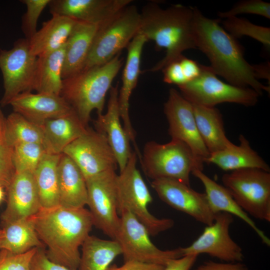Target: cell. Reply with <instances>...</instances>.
<instances>
[{
    "instance_id": "cell-6",
    "label": "cell",
    "mask_w": 270,
    "mask_h": 270,
    "mask_svg": "<svg viewBox=\"0 0 270 270\" xmlns=\"http://www.w3.org/2000/svg\"><path fill=\"white\" fill-rule=\"evenodd\" d=\"M140 162L144 172L152 180L168 178L188 186L192 172L202 170L204 168L186 144L174 140L164 144L147 142Z\"/></svg>"
},
{
    "instance_id": "cell-15",
    "label": "cell",
    "mask_w": 270,
    "mask_h": 270,
    "mask_svg": "<svg viewBox=\"0 0 270 270\" xmlns=\"http://www.w3.org/2000/svg\"><path fill=\"white\" fill-rule=\"evenodd\" d=\"M164 112L172 140L186 144L197 160L204 164L210 154L198 132L192 104L177 90L171 88L164 104Z\"/></svg>"
},
{
    "instance_id": "cell-28",
    "label": "cell",
    "mask_w": 270,
    "mask_h": 270,
    "mask_svg": "<svg viewBox=\"0 0 270 270\" xmlns=\"http://www.w3.org/2000/svg\"><path fill=\"white\" fill-rule=\"evenodd\" d=\"M192 104L198 132L210 154L222 150L232 144L226 136L222 116L218 108Z\"/></svg>"
},
{
    "instance_id": "cell-22",
    "label": "cell",
    "mask_w": 270,
    "mask_h": 270,
    "mask_svg": "<svg viewBox=\"0 0 270 270\" xmlns=\"http://www.w3.org/2000/svg\"><path fill=\"white\" fill-rule=\"evenodd\" d=\"M57 174L60 205L71 208L87 205L85 178L74 162L63 153L58 164Z\"/></svg>"
},
{
    "instance_id": "cell-30",
    "label": "cell",
    "mask_w": 270,
    "mask_h": 270,
    "mask_svg": "<svg viewBox=\"0 0 270 270\" xmlns=\"http://www.w3.org/2000/svg\"><path fill=\"white\" fill-rule=\"evenodd\" d=\"M0 248L13 254L26 252L35 248H44L34 229L31 216L2 222Z\"/></svg>"
},
{
    "instance_id": "cell-3",
    "label": "cell",
    "mask_w": 270,
    "mask_h": 270,
    "mask_svg": "<svg viewBox=\"0 0 270 270\" xmlns=\"http://www.w3.org/2000/svg\"><path fill=\"white\" fill-rule=\"evenodd\" d=\"M140 14L139 32L156 48L166 51L164 56L148 70H162L178 60L184 51L196 49L192 32L194 7L176 4L162 8L156 2L145 5Z\"/></svg>"
},
{
    "instance_id": "cell-45",
    "label": "cell",
    "mask_w": 270,
    "mask_h": 270,
    "mask_svg": "<svg viewBox=\"0 0 270 270\" xmlns=\"http://www.w3.org/2000/svg\"><path fill=\"white\" fill-rule=\"evenodd\" d=\"M164 266L130 260L124 262L121 266H110L108 270H162Z\"/></svg>"
},
{
    "instance_id": "cell-17",
    "label": "cell",
    "mask_w": 270,
    "mask_h": 270,
    "mask_svg": "<svg viewBox=\"0 0 270 270\" xmlns=\"http://www.w3.org/2000/svg\"><path fill=\"white\" fill-rule=\"evenodd\" d=\"M132 0H50L48 6L52 14L76 21L100 24L122 8Z\"/></svg>"
},
{
    "instance_id": "cell-42",
    "label": "cell",
    "mask_w": 270,
    "mask_h": 270,
    "mask_svg": "<svg viewBox=\"0 0 270 270\" xmlns=\"http://www.w3.org/2000/svg\"><path fill=\"white\" fill-rule=\"evenodd\" d=\"M198 256L189 254L170 260L162 270H190Z\"/></svg>"
},
{
    "instance_id": "cell-34",
    "label": "cell",
    "mask_w": 270,
    "mask_h": 270,
    "mask_svg": "<svg viewBox=\"0 0 270 270\" xmlns=\"http://www.w3.org/2000/svg\"><path fill=\"white\" fill-rule=\"evenodd\" d=\"M222 28L232 37L237 39L248 36L261 42L270 50V28L254 24L248 20L238 16H232L221 20Z\"/></svg>"
},
{
    "instance_id": "cell-37",
    "label": "cell",
    "mask_w": 270,
    "mask_h": 270,
    "mask_svg": "<svg viewBox=\"0 0 270 270\" xmlns=\"http://www.w3.org/2000/svg\"><path fill=\"white\" fill-rule=\"evenodd\" d=\"M50 0H22L26 7L22 17V29L26 38L30 40L37 32V24L42 12Z\"/></svg>"
},
{
    "instance_id": "cell-14",
    "label": "cell",
    "mask_w": 270,
    "mask_h": 270,
    "mask_svg": "<svg viewBox=\"0 0 270 270\" xmlns=\"http://www.w3.org/2000/svg\"><path fill=\"white\" fill-rule=\"evenodd\" d=\"M233 222V216L228 213L216 214L214 222L206 226L198 238L189 246L181 248L183 256L205 254L224 262H242V250L230 234Z\"/></svg>"
},
{
    "instance_id": "cell-18",
    "label": "cell",
    "mask_w": 270,
    "mask_h": 270,
    "mask_svg": "<svg viewBox=\"0 0 270 270\" xmlns=\"http://www.w3.org/2000/svg\"><path fill=\"white\" fill-rule=\"evenodd\" d=\"M9 104L14 112L40 126L74 110L60 95L45 92H24L12 98Z\"/></svg>"
},
{
    "instance_id": "cell-41",
    "label": "cell",
    "mask_w": 270,
    "mask_h": 270,
    "mask_svg": "<svg viewBox=\"0 0 270 270\" xmlns=\"http://www.w3.org/2000/svg\"><path fill=\"white\" fill-rule=\"evenodd\" d=\"M162 70L163 80L166 83L178 86L186 82L179 60L170 63Z\"/></svg>"
},
{
    "instance_id": "cell-46",
    "label": "cell",
    "mask_w": 270,
    "mask_h": 270,
    "mask_svg": "<svg viewBox=\"0 0 270 270\" xmlns=\"http://www.w3.org/2000/svg\"><path fill=\"white\" fill-rule=\"evenodd\" d=\"M253 66L256 78L257 80L260 78L266 79L268 81L270 84V62Z\"/></svg>"
},
{
    "instance_id": "cell-25",
    "label": "cell",
    "mask_w": 270,
    "mask_h": 270,
    "mask_svg": "<svg viewBox=\"0 0 270 270\" xmlns=\"http://www.w3.org/2000/svg\"><path fill=\"white\" fill-rule=\"evenodd\" d=\"M42 127L44 146L46 153L60 154L68 145L82 134L88 126L83 124L72 110L60 117L46 121Z\"/></svg>"
},
{
    "instance_id": "cell-4",
    "label": "cell",
    "mask_w": 270,
    "mask_h": 270,
    "mask_svg": "<svg viewBox=\"0 0 270 270\" xmlns=\"http://www.w3.org/2000/svg\"><path fill=\"white\" fill-rule=\"evenodd\" d=\"M124 62L120 52L108 62L82 70L62 80L60 95L86 126L94 110L102 114L106 96Z\"/></svg>"
},
{
    "instance_id": "cell-9",
    "label": "cell",
    "mask_w": 270,
    "mask_h": 270,
    "mask_svg": "<svg viewBox=\"0 0 270 270\" xmlns=\"http://www.w3.org/2000/svg\"><path fill=\"white\" fill-rule=\"evenodd\" d=\"M119 226L114 240L120 246L124 262L134 260L164 266L170 260L183 256L181 248L162 250L151 241L147 229L128 210L118 214Z\"/></svg>"
},
{
    "instance_id": "cell-32",
    "label": "cell",
    "mask_w": 270,
    "mask_h": 270,
    "mask_svg": "<svg viewBox=\"0 0 270 270\" xmlns=\"http://www.w3.org/2000/svg\"><path fill=\"white\" fill-rule=\"evenodd\" d=\"M60 155L45 154L33 173L41 208L60 204L57 167Z\"/></svg>"
},
{
    "instance_id": "cell-27",
    "label": "cell",
    "mask_w": 270,
    "mask_h": 270,
    "mask_svg": "<svg viewBox=\"0 0 270 270\" xmlns=\"http://www.w3.org/2000/svg\"><path fill=\"white\" fill-rule=\"evenodd\" d=\"M76 22L66 16L52 14L28 40L30 53L38 57L64 46Z\"/></svg>"
},
{
    "instance_id": "cell-39",
    "label": "cell",
    "mask_w": 270,
    "mask_h": 270,
    "mask_svg": "<svg viewBox=\"0 0 270 270\" xmlns=\"http://www.w3.org/2000/svg\"><path fill=\"white\" fill-rule=\"evenodd\" d=\"M37 248L20 254H13L4 250L0 260V270H30L31 260Z\"/></svg>"
},
{
    "instance_id": "cell-43",
    "label": "cell",
    "mask_w": 270,
    "mask_h": 270,
    "mask_svg": "<svg viewBox=\"0 0 270 270\" xmlns=\"http://www.w3.org/2000/svg\"><path fill=\"white\" fill-rule=\"evenodd\" d=\"M194 270H248V268L242 262H218L210 260L200 265Z\"/></svg>"
},
{
    "instance_id": "cell-38",
    "label": "cell",
    "mask_w": 270,
    "mask_h": 270,
    "mask_svg": "<svg viewBox=\"0 0 270 270\" xmlns=\"http://www.w3.org/2000/svg\"><path fill=\"white\" fill-rule=\"evenodd\" d=\"M242 14L259 15L270 18V4L262 0H244L237 2L229 10L219 12L220 18L237 16Z\"/></svg>"
},
{
    "instance_id": "cell-44",
    "label": "cell",
    "mask_w": 270,
    "mask_h": 270,
    "mask_svg": "<svg viewBox=\"0 0 270 270\" xmlns=\"http://www.w3.org/2000/svg\"><path fill=\"white\" fill-rule=\"evenodd\" d=\"M179 62L186 82L196 78L200 76L201 72L200 64L198 62L184 56L179 60Z\"/></svg>"
},
{
    "instance_id": "cell-31",
    "label": "cell",
    "mask_w": 270,
    "mask_h": 270,
    "mask_svg": "<svg viewBox=\"0 0 270 270\" xmlns=\"http://www.w3.org/2000/svg\"><path fill=\"white\" fill-rule=\"evenodd\" d=\"M78 270H108L122 251L118 242L89 235L82 245Z\"/></svg>"
},
{
    "instance_id": "cell-2",
    "label": "cell",
    "mask_w": 270,
    "mask_h": 270,
    "mask_svg": "<svg viewBox=\"0 0 270 270\" xmlns=\"http://www.w3.org/2000/svg\"><path fill=\"white\" fill-rule=\"evenodd\" d=\"M34 229L52 262L72 270L78 268L79 248L90 235L94 226L89 210L60 205L40 208L31 216Z\"/></svg>"
},
{
    "instance_id": "cell-35",
    "label": "cell",
    "mask_w": 270,
    "mask_h": 270,
    "mask_svg": "<svg viewBox=\"0 0 270 270\" xmlns=\"http://www.w3.org/2000/svg\"><path fill=\"white\" fill-rule=\"evenodd\" d=\"M46 153L42 144H21L14 147L12 162L16 172L34 173L43 156Z\"/></svg>"
},
{
    "instance_id": "cell-40",
    "label": "cell",
    "mask_w": 270,
    "mask_h": 270,
    "mask_svg": "<svg viewBox=\"0 0 270 270\" xmlns=\"http://www.w3.org/2000/svg\"><path fill=\"white\" fill-rule=\"evenodd\" d=\"M30 270H76L56 264L48 257L43 248H38L30 264Z\"/></svg>"
},
{
    "instance_id": "cell-36",
    "label": "cell",
    "mask_w": 270,
    "mask_h": 270,
    "mask_svg": "<svg viewBox=\"0 0 270 270\" xmlns=\"http://www.w3.org/2000/svg\"><path fill=\"white\" fill-rule=\"evenodd\" d=\"M6 118L0 108V184L7 189L16 173L12 162L14 148L5 134Z\"/></svg>"
},
{
    "instance_id": "cell-7",
    "label": "cell",
    "mask_w": 270,
    "mask_h": 270,
    "mask_svg": "<svg viewBox=\"0 0 270 270\" xmlns=\"http://www.w3.org/2000/svg\"><path fill=\"white\" fill-rule=\"evenodd\" d=\"M140 26V12L130 4L99 24L82 70L110 60L127 47Z\"/></svg>"
},
{
    "instance_id": "cell-16",
    "label": "cell",
    "mask_w": 270,
    "mask_h": 270,
    "mask_svg": "<svg viewBox=\"0 0 270 270\" xmlns=\"http://www.w3.org/2000/svg\"><path fill=\"white\" fill-rule=\"evenodd\" d=\"M151 186L160 198L172 208L206 226L214 222L216 214L212 211L205 193L198 192L190 186L168 178L152 180Z\"/></svg>"
},
{
    "instance_id": "cell-20",
    "label": "cell",
    "mask_w": 270,
    "mask_h": 270,
    "mask_svg": "<svg viewBox=\"0 0 270 270\" xmlns=\"http://www.w3.org/2000/svg\"><path fill=\"white\" fill-rule=\"evenodd\" d=\"M7 190V206L1 215L2 222L30 218L40 208L32 172H16Z\"/></svg>"
},
{
    "instance_id": "cell-12",
    "label": "cell",
    "mask_w": 270,
    "mask_h": 270,
    "mask_svg": "<svg viewBox=\"0 0 270 270\" xmlns=\"http://www.w3.org/2000/svg\"><path fill=\"white\" fill-rule=\"evenodd\" d=\"M116 170H108L86 180L87 205L93 224L112 240L114 239L120 222Z\"/></svg>"
},
{
    "instance_id": "cell-50",
    "label": "cell",
    "mask_w": 270,
    "mask_h": 270,
    "mask_svg": "<svg viewBox=\"0 0 270 270\" xmlns=\"http://www.w3.org/2000/svg\"></svg>"
},
{
    "instance_id": "cell-19",
    "label": "cell",
    "mask_w": 270,
    "mask_h": 270,
    "mask_svg": "<svg viewBox=\"0 0 270 270\" xmlns=\"http://www.w3.org/2000/svg\"><path fill=\"white\" fill-rule=\"evenodd\" d=\"M118 86L110 90L107 110L98 114L94 121L96 130L104 134L116 156L120 172L126 166L132 151L130 139L120 122L118 104Z\"/></svg>"
},
{
    "instance_id": "cell-24",
    "label": "cell",
    "mask_w": 270,
    "mask_h": 270,
    "mask_svg": "<svg viewBox=\"0 0 270 270\" xmlns=\"http://www.w3.org/2000/svg\"><path fill=\"white\" fill-rule=\"evenodd\" d=\"M98 27L96 24L76 22L64 46L63 80L82 70Z\"/></svg>"
},
{
    "instance_id": "cell-33",
    "label": "cell",
    "mask_w": 270,
    "mask_h": 270,
    "mask_svg": "<svg viewBox=\"0 0 270 270\" xmlns=\"http://www.w3.org/2000/svg\"><path fill=\"white\" fill-rule=\"evenodd\" d=\"M5 134L8 142L13 148L26 143L44 145V136L42 126L32 122L15 112L6 118Z\"/></svg>"
},
{
    "instance_id": "cell-47",
    "label": "cell",
    "mask_w": 270,
    "mask_h": 270,
    "mask_svg": "<svg viewBox=\"0 0 270 270\" xmlns=\"http://www.w3.org/2000/svg\"><path fill=\"white\" fill-rule=\"evenodd\" d=\"M4 186L0 184V204L4 198Z\"/></svg>"
},
{
    "instance_id": "cell-23",
    "label": "cell",
    "mask_w": 270,
    "mask_h": 270,
    "mask_svg": "<svg viewBox=\"0 0 270 270\" xmlns=\"http://www.w3.org/2000/svg\"><path fill=\"white\" fill-rule=\"evenodd\" d=\"M192 174L203 184L208 204L214 214L224 212L238 217L254 231L264 244L270 246V239L238 204L226 188L210 178L202 170H195Z\"/></svg>"
},
{
    "instance_id": "cell-13",
    "label": "cell",
    "mask_w": 270,
    "mask_h": 270,
    "mask_svg": "<svg viewBox=\"0 0 270 270\" xmlns=\"http://www.w3.org/2000/svg\"><path fill=\"white\" fill-rule=\"evenodd\" d=\"M62 153L74 162L86 180L104 172L117 168L116 156L106 136L88 126Z\"/></svg>"
},
{
    "instance_id": "cell-1",
    "label": "cell",
    "mask_w": 270,
    "mask_h": 270,
    "mask_svg": "<svg viewBox=\"0 0 270 270\" xmlns=\"http://www.w3.org/2000/svg\"><path fill=\"white\" fill-rule=\"evenodd\" d=\"M221 20L208 18L194 7L192 32L196 48L207 56L215 74L228 84L250 88L260 96L263 91L270 93V86L256 78L254 66L246 60L244 47L220 24Z\"/></svg>"
},
{
    "instance_id": "cell-10",
    "label": "cell",
    "mask_w": 270,
    "mask_h": 270,
    "mask_svg": "<svg viewBox=\"0 0 270 270\" xmlns=\"http://www.w3.org/2000/svg\"><path fill=\"white\" fill-rule=\"evenodd\" d=\"M200 74L196 78L178 86L181 94L190 103L208 107L224 102L246 106L257 103L260 95L252 88L222 81L210 66L200 64Z\"/></svg>"
},
{
    "instance_id": "cell-48",
    "label": "cell",
    "mask_w": 270,
    "mask_h": 270,
    "mask_svg": "<svg viewBox=\"0 0 270 270\" xmlns=\"http://www.w3.org/2000/svg\"><path fill=\"white\" fill-rule=\"evenodd\" d=\"M3 252H4V250L0 248V260L2 256Z\"/></svg>"
},
{
    "instance_id": "cell-21",
    "label": "cell",
    "mask_w": 270,
    "mask_h": 270,
    "mask_svg": "<svg viewBox=\"0 0 270 270\" xmlns=\"http://www.w3.org/2000/svg\"><path fill=\"white\" fill-rule=\"evenodd\" d=\"M148 40L138 32L126 48L127 57L122 76V84L118 94V104L123 126L130 140L135 148V152L140 153L136 142L134 130L129 116L130 99L136 86L140 74L141 56L144 46Z\"/></svg>"
},
{
    "instance_id": "cell-49",
    "label": "cell",
    "mask_w": 270,
    "mask_h": 270,
    "mask_svg": "<svg viewBox=\"0 0 270 270\" xmlns=\"http://www.w3.org/2000/svg\"><path fill=\"white\" fill-rule=\"evenodd\" d=\"M2 230H0V237L1 236H2Z\"/></svg>"
},
{
    "instance_id": "cell-5",
    "label": "cell",
    "mask_w": 270,
    "mask_h": 270,
    "mask_svg": "<svg viewBox=\"0 0 270 270\" xmlns=\"http://www.w3.org/2000/svg\"><path fill=\"white\" fill-rule=\"evenodd\" d=\"M138 158L136 152L132 151L126 166L117 175L118 212L128 210L145 226L150 236H156L171 228L174 221L158 218L149 212L148 206L152 198L136 167Z\"/></svg>"
},
{
    "instance_id": "cell-8",
    "label": "cell",
    "mask_w": 270,
    "mask_h": 270,
    "mask_svg": "<svg viewBox=\"0 0 270 270\" xmlns=\"http://www.w3.org/2000/svg\"><path fill=\"white\" fill-rule=\"evenodd\" d=\"M224 186L248 215L270 222V174L258 168H244L224 174Z\"/></svg>"
},
{
    "instance_id": "cell-26",
    "label": "cell",
    "mask_w": 270,
    "mask_h": 270,
    "mask_svg": "<svg viewBox=\"0 0 270 270\" xmlns=\"http://www.w3.org/2000/svg\"><path fill=\"white\" fill-rule=\"evenodd\" d=\"M238 146L232 144L224 149L210 154L205 163L214 164L224 171L258 168L270 172L268 164L250 146L244 136H239Z\"/></svg>"
},
{
    "instance_id": "cell-11",
    "label": "cell",
    "mask_w": 270,
    "mask_h": 270,
    "mask_svg": "<svg viewBox=\"0 0 270 270\" xmlns=\"http://www.w3.org/2000/svg\"><path fill=\"white\" fill-rule=\"evenodd\" d=\"M38 57L32 55L28 39L20 38L8 50H0V70L4 93L2 106L9 104L18 94L33 90L34 74Z\"/></svg>"
},
{
    "instance_id": "cell-29",
    "label": "cell",
    "mask_w": 270,
    "mask_h": 270,
    "mask_svg": "<svg viewBox=\"0 0 270 270\" xmlns=\"http://www.w3.org/2000/svg\"><path fill=\"white\" fill-rule=\"evenodd\" d=\"M64 46L38 57L33 90L37 92L60 95L63 80L62 72L64 58Z\"/></svg>"
}]
</instances>
